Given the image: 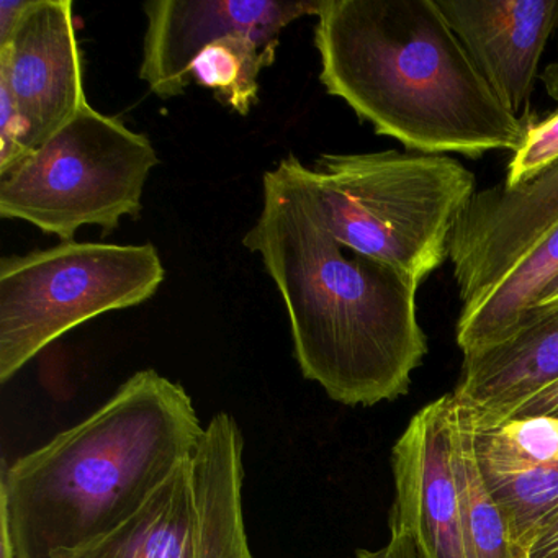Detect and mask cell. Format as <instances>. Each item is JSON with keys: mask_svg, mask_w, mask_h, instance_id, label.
Returning <instances> with one entry per match:
<instances>
[{"mask_svg": "<svg viewBox=\"0 0 558 558\" xmlns=\"http://www.w3.org/2000/svg\"><path fill=\"white\" fill-rule=\"evenodd\" d=\"M303 168L290 155L264 174L243 244L282 295L303 377L348 407L397 400L427 354L420 286L336 240Z\"/></svg>", "mask_w": 558, "mask_h": 558, "instance_id": "obj_1", "label": "cell"}, {"mask_svg": "<svg viewBox=\"0 0 558 558\" xmlns=\"http://www.w3.org/2000/svg\"><path fill=\"white\" fill-rule=\"evenodd\" d=\"M319 81L375 133L423 155L515 153L529 120L506 109L434 0H319Z\"/></svg>", "mask_w": 558, "mask_h": 558, "instance_id": "obj_2", "label": "cell"}, {"mask_svg": "<svg viewBox=\"0 0 558 558\" xmlns=\"http://www.w3.org/2000/svg\"><path fill=\"white\" fill-rule=\"evenodd\" d=\"M204 436L182 385L136 372L81 423L4 463L0 532L15 558H68L142 508Z\"/></svg>", "mask_w": 558, "mask_h": 558, "instance_id": "obj_3", "label": "cell"}, {"mask_svg": "<svg viewBox=\"0 0 558 558\" xmlns=\"http://www.w3.org/2000/svg\"><path fill=\"white\" fill-rule=\"evenodd\" d=\"M303 172L336 240L417 286L449 259L476 192L475 175L447 155H323Z\"/></svg>", "mask_w": 558, "mask_h": 558, "instance_id": "obj_4", "label": "cell"}, {"mask_svg": "<svg viewBox=\"0 0 558 558\" xmlns=\"http://www.w3.org/2000/svg\"><path fill=\"white\" fill-rule=\"evenodd\" d=\"M158 153L143 133L89 102L0 178V217L21 220L61 241L84 227L112 231L142 211Z\"/></svg>", "mask_w": 558, "mask_h": 558, "instance_id": "obj_5", "label": "cell"}, {"mask_svg": "<svg viewBox=\"0 0 558 558\" xmlns=\"http://www.w3.org/2000/svg\"><path fill=\"white\" fill-rule=\"evenodd\" d=\"M166 279L151 243L61 241L0 260V381L84 323L142 305Z\"/></svg>", "mask_w": 558, "mask_h": 558, "instance_id": "obj_6", "label": "cell"}, {"mask_svg": "<svg viewBox=\"0 0 558 558\" xmlns=\"http://www.w3.org/2000/svg\"><path fill=\"white\" fill-rule=\"evenodd\" d=\"M73 8L71 0H32L0 45V87L17 106L31 153L87 104Z\"/></svg>", "mask_w": 558, "mask_h": 558, "instance_id": "obj_7", "label": "cell"}, {"mask_svg": "<svg viewBox=\"0 0 558 558\" xmlns=\"http://www.w3.org/2000/svg\"><path fill=\"white\" fill-rule=\"evenodd\" d=\"M558 223V162L518 187L476 191L450 238L460 312L482 302Z\"/></svg>", "mask_w": 558, "mask_h": 558, "instance_id": "obj_8", "label": "cell"}, {"mask_svg": "<svg viewBox=\"0 0 558 558\" xmlns=\"http://www.w3.org/2000/svg\"><path fill=\"white\" fill-rule=\"evenodd\" d=\"M318 2L277 0H153L143 5L146 27L140 77L161 99L182 96L205 48L230 35L279 44L283 28L316 15Z\"/></svg>", "mask_w": 558, "mask_h": 558, "instance_id": "obj_9", "label": "cell"}, {"mask_svg": "<svg viewBox=\"0 0 558 558\" xmlns=\"http://www.w3.org/2000/svg\"><path fill=\"white\" fill-rule=\"evenodd\" d=\"M390 522L414 535L427 558H466L453 466L452 395L414 414L391 453Z\"/></svg>", "mask_w": 558, "mask_h": 558, "instance_id": "obj_10", "label": "cell"}, {"mask_svg": "<svg viewBox=\"0 0 558 558\" xmlns=\"http://www.w3.org/2000/svg\"><path fill=\"white\" fill-rule=\"evenodd\" d=\"M473 64L519 119L558 27V0H434Z\"/></svg>", "mask_w": 558, "mask_h": 558, "instance_id": "obj_11", "label": "cell"}, {"mask_svg": "<svg viewBox=\"0 0 558 558\" xmlns=\"http://www.w3.org/2000/svg\"><path fill=\"white\" fill-rule=\"evenodd\" d=\"M558 380V308L473 354L463 355L453 390L476 427H492Z\"/></svg>", "mask_w": 558, "mask_h": 558, "instance_id": "obj_12", "label": "cell"}, {"mask_svg": "<svg viewBox=\"0 0 558 558\" xmlns=\"http://www.w3.org/2000/svg\"><path fill=\"white\" fill-rule=\"evenodd\" d=\"M244 437L230 413L215 414L192 459L195 527L192 558H256L243 509Z\"/></svg>", "mask_w": 558, "mask_h": 558, "instance_id": "obj_13", "label": "cell"}, {"mask_svg": "<svg viewBox=\"0 0 558 558\" xmlns=\"http://www.w3.org/2000/svg\"><path fill=\"white\" fill-rule=\"evenodd\" d=\"M195 527L194 469L189 460L130 518L68 558H192Z\"/></svg>", "mask_w": 558, "mask_h": 558, "instance_id": "obj_14", "label": "cell"}, {"mask_svg": "<svg viewBox=\"0 0 558 558\" xmlns=\"http://www.w3.org/2000/svg\"><path fill=\"white\" fill-rule=\"evenodd\" d=\"M558 277V223L473 308L459 313L457 345L463 355L498 344L515 331Z\"/></svg>", "mask_w": 558, "mask_h": 558, "instance_id": "obj_15", "label": "cell"}, {"mask_svg": "<svg viewBox=\"0 0 558 558\" xmlns=\"http://www.w3.org/2000/svg\"><path fill=\"white\" fill-rule=\"evenodd\" d=\"M452 433L466 558H521L508 519L489 493L480 469L472 414L453 397Z\"/></svg>", "mask_w": 558, "mask_h": 558, "instance_id": "obj_16", "label": "cell"}, {"mask_svg": "<svg viewBox=\"0 0 558 558\" xmlns=\"http://www.w3.org/2000/svg\"><path fill=\"white\" fill-rule=\"evenodd\" d=\"M279 44L250 35H230L205 48L191 68V77L207 87L238 116L246 117L259 100V76L272 66Z\"/></svg>", "mask_w": 558, "mask_h": 558, "instance_id": "obj_17", "label": "cell"}, {"mask_svg": "<svg viewBox=\"0 0 558 558\" xmlns=\"http://www.w3.org/2000/svg\"><path fill=\"white\" fill-rule=\"evenodd\" d=\"M475 452L483 475L558 465V420L527 417L492 427L475 426Z\"/></svg>", "mask_w": 558, "mask_h": 558, "instance_id": "obj_18", "label": "cell"}, {"mask_svg": "<svg viewBox=\"0 0 558 558\" xmlns=\"http://www.w3.org/2000/svg\"><path fill=\"white\" fill-rule=\"evenodd\" d=\"M483 476L489 493L508 519L512 538L521 555L538 522L558 508V465Z\"/></svg>", "mask_w": 558, "mask_h": 558, "instance_id": "obj_19", "label": "cell"}, {"mask_svg": "<svg viewBox=\"0 0 558 558\" xmlns=\"http://www.w3.org/2000/svg\"><path fill=\"white\" fill-rule=\"evenodd\" d=\"M558 162V109L537 122H529L527 135L512 153L502 185L518 187L544 174Z\"/></svg>", "mask_w": 558, "mask_h": 558, "instance_id": "obj_20", "label": "cell"}, {"mask_svg": "<svg viewBox=\"0 0 558 558\" xmlns=\"http://www.w3.org/2000/svg\"><path fill=\"white\" fill-rule=\"evenodd\" d=\"M521 558H558V508L545 515L532 531Z\"/></svg>", "mask_w": 558, "mask_h": 558, "instance_id": "obj_21", "label": "cell"}, {"mask_svg": "<svg viewBox=\"0 0 558 558\" xmlns=\"http://www.w3.org/2000/svg\"><path fill=\"white\" fill-rule=\"evenodd\" d=\"M355 558H427L413 534L390 522V541L377 550L355 551Z\"/></svg>", "mask_w": 558, "mask_h": 558, "instance_id": "obj_22", "label": "cell"}, {"mask_svg": "<svg viewBox=\"0 0 558 558\" xmlns=\"http://www.w3.org/2000/svg\"><path fill=\"white\" fill-rule=\"evenodd\" d=\"M527 417H555L558 420V380L529 398L521 407L515 408L506 421L527 420Z\"/></svg>", "mask_w": 558, "mask_h": 558, "instance_id": "obj_23", "label": "cell"}, {"mask_svg": "<svg viewBox=\"0 0 558 558\" xmlns=\"http://www.w3.org/2000/svg\"><path fill=\"white\" fill-rule=\"evenodd\" d=\"M32 0H0V45H4L21 24Z\"/></svg>", "mask_w": 558, "mask_h": 558, "instance_id": "obj_24", "label": "cell"}, {"mask_svg": "<svg viewBox=\"0 0 558 558\" xmlns=\"http://www.w3.org/2000/svg\"><path fill=\"white\" fill-rule=\"evenodd\" d=\"M558 308V277L557 279L551 280L550 286L547 287V289L544 290V293H542L541 299H538L537 305H535V308L532 310L531 315L527 316V318L522 322L521 326H524L525 323L531 322V319L537 318V316L545 315V313L554 312V310ZM519 326V328H521ZM518 328V329H519ZM515 329V331H518ZM511 336V335H509Z\"/></svg>", "mask_w": 558, "mask_h": 558, "instance_id": "obj_25", "label": "cell"}, {"mask_svg": "<svg viewBox=\"0 0 558 558\" xmlns=\"http://www.w3.org/2000/svg\"><path fill=\"white\" fill-rule=\"evenodd\" d=\"M541 81L544 84L545 93L551 100L558 104V54L551 63L545 66L541 73Z\"/></svg>", "mask_w": 558, "mask_h": 558, "instance_id": "obj_26", "label": "cell"}]
</instances>
